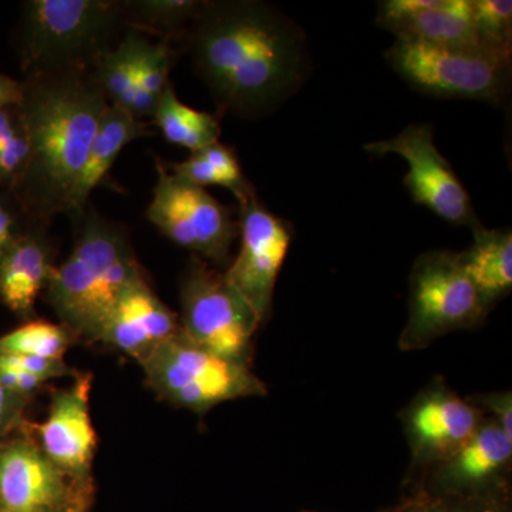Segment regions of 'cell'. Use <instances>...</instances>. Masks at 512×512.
<instances>
[{"instance_id":"obj_1","label":"cell","mask_w":512,"mask_h":512,"mask_svg":"<svg viewBox=\"0 0 512 512\" xmlns=\"http://www.w3.org/2000/svg\"><path fill=\"white\" fill-rule=\"evenodd\" d=\"M180 42L218 113L241 119L278 109L311 66L303 30L259 0H204Z\"/></svg>"},{"instance_id":"obj_2","label":"cell","mask_w":512,"mask_h":512,"mask_svg":"<svg viewBox=\"0 0 512 512\" xmlns=\"http://www.w3.org/2000/svg\"><path fill=\"white\" fill-rule=\"evenodd\" d=\"M18 109L29 141V157L8 192L32 224H50L69 214L73 192L101 117L109 106L92 72L66 70L22 80Z\"/></svg>"},{"instance_id":"obj_3","label":"cell","mask_w":512,"mask_h":512,"mask_svg":"<svg viewBox=\"0 0 512 512\" xmlns=\"http://www.w3.org/2000/svg\"><path fill=\"white\" fill-rule=\"evenodd\" d=\"M80 217L76 247L55 266L45 291L66 328L99 340L121 295L143 271L123 225L94 210H84Z\"/></svg>"},{"instance_id":"obj_4","label":"cell","mask_w":512,"mask_h":512,"mask_svg":"<svg viewBox=\"0 0 512 512\" xmlns=\"http://www.w3.org/2000/svg\"><path fill=\"white\" fill-rule=\"evenodd\" d=\"M126 29L120 0H29L19 23L20 69L25 77L93 72Z\"/></svg>"},{"instance_id":"obj_5","label":"cell","mask_w":512,"mask_h":512,"mask_svg":"<svg viewBox=\"0 0 512 512\" xmlns=\"http://www.w3.org/2000/svg\"><path fill=\"white\" fill-rule=\"evenodd\" d=\"M384 57L404 82L437 99L498 103L510 90L511 56L481 47L396 40Z\"/></svg>"},{"instance_id":"obj_6","label":"cell","mask_w":512,"mask_h":512,"mask_svg":"<svg viewBox=\"0 0 512 512\" xmlns=\"http://www.w3.org/2000/svg\"><path fill=\"white\" fill-rule=\"evenodd\" d=\"M140 363L151 389L174 406L205 413L218 404L268 393L249 366L228 362L198 348L183 332L158 346Z\"/></svg>"},{"instance_id":"obj_7","label":"cell","mask_w":512,"mask_h":512,"mask_svg":"<svg viewBox=\"0 0 512 512\" xmlns=\"http://www.w3.org/2000/svg\"><path fill=\"white\" fill-rule=\"evenodd\" d=\"M181 332L198 348L249 366L262 320L251 305L207 262L192 255L180 288Z\"/></svg>"},{"instance_id":"obj_8","label":"cell","mask_w":512,"mask_h":512,"mask_svg":"<svg viewBox=\"0 0 512 512\" xmlns=\"http://www.w3.org/2000/svg\"><path fill=\"white\" fill-rule=\"evenodd\" d=\"M488 312L460 254L426 252L416 259L410 274L409 318L400 335V349H424L447 333L476 328Z\"/></svg>"},{"instance_id":"obj_9","label":"cell","mask_w":512,"mask_h":512,"mask_svg":"<svg viewBox=\"0 0 512 512\" xmlns=\"http://www.w3.org/2000/svg\"><path fill=\"white\" fill-rule=\"evenodd\" d=\"M157 183L148 204V221L177 247L202 261L224 265L239 237L238 218L205 188L171 173L157 158Z\"/></svg>"},{"instance_id":"obj_10","label":"cell","mask_w":512,"mask_h":512,"mask_svg":"<svg viewBox=\"0 0 512 512\" xmlns=\"http://www.w3.org/2000/svg\"><path fill=\"white\" fill-rule=\"evenodd\" d=\"M363 148L373 156L396 154L406 160L409 173L403 183L416 204L448 224L473 231L483 225L463 183L436 147L430 124H410L396 137L366 143Z\"/></svg>"},{"instance_id":"obj_11","label":"cell","mask_w":512,"mask_h":512,"mask_svg":"<svg viewBox=\"0 0 512 512\" xmlns=\"http://www.w3.org/2000/svg\"><path fill=\"white\" fill-rule=\"evenodd\" d=\"M238 224L239 251L224 276L264 323L271 315L276 281L291 248L292 227L266 210L258 197L239 205Z\"/></svg>"},{"instance_id":"obj_12","label":"cell","mask_w":512,"mask_h":512,"mask_svg":"<svg viewBox=\"0 0 512 512\" xmlns=\"http://www.w3.org/2000/svg\"><path fill=\"white\" fill-rule=\"evenodd\" d=\"M512 440L493 420L453 456L420 473L412 495L421 500L511 491Z\"/></svg>"},{"instance_id":"obj_13","label":"cell","mask_w":512,"mask_h":512,"mask_svg":"<svg viewBox=\"0 0 512 512\" xmlns=\"http://www.w3.org/2000/svg\"><path fill=\"white\" fill-rule=\"evenodd\" d=\"M487 419L483 410L433 380L403 412V430L419 473L453 456Z\"/></svg>"},{"instance_id":"obj_14","label":"cell","mask_w":512,"mask_h":512,"mask_svg":"<svg viewBox=\"0 0 512 512\" xmlns=\"http://www.w3.org/2000/svg\"><path fill=\"white\" fill-rule=\"evenodd\" d=\"M92 377L82 376L53 397L47 419L39 427L40 450L59 470L83 478L96 450V431L90 416Z\"/></svg>"},{"instance_id":"obj_15","label":"cell","mask_w":512,"mask_h":512,"mask_svg":"<svg viewBox=\"0 0 512 512\" xmlns=\"http://www.w3.org/2000/svg\"><path fill=\"white\" fill-rule=\"evenodd\" d=\"M377 25L393 33L396 40L480 47L474 32L471 0H386L379 3Z\"/></svg>"},{"instance_id":"obj_16","label":"cell","mask_w":512,"mask_h":512,"mask_svg":"<svg viewBox=\"0 0 512 512\" xmlns=\"http://www.w3.org/2000/svg\"><path fill=\"white\" fill-rule=\"evenodd\" d=\"M180 332L178 316L140 275L121 295L99 340L141 362Z\"/></svg>"},{"instance_id":"obj_17","label":"cell","mask_w":512,"mask_h":512,"mask_svg":"<svg viewBox=\"0 0 512 512\" xmlns=\"http://www.w3.org/2000/svg\"><path fill=\"white\" fill-rule=\"evenodd\" d=\"M62 470L28 441L0 448V512H49L66 495Z\"/></svg>"},{"instance_id":"obj_18","label":"cell","mask_w":512,"mask_h":512,"mask_svg":"<svg viewBox=\"0 0 512 512\" xmlns=\"http://www.w3.org/2000/svg\"><path fill=\"white\" fill-rule=\"evenodd\" d=\"M42 228L36 225L33 231L22 232L0 258V301L20 318L33 315L55 269Z\"/></svg>"},{"instance_id":"obj_19","label":"cell","mask_w":512,"mask_h":512,"mask_svg":"<svg viewBox=\"0 0 512 512\" xmlns=\"http://www.w3.org/2000/svg\"><path fill=\"white\" fill-rule=\"evenodd\" d=\"M150 126L116 106H107L87 154L70 202V215H82L90 195L109 175L121 151L137 138L150 136Z\"/></svg>"},{"instance_id":"obj_20","label":"cell","mask_w":512,"mask_h":512,"mask_svg":"<svg viewBox=\"0 0 512 512\" xmlns=\"http://www.w3.org/2000/svg\"><path fill=\"white\" fill-rule=\"evenodd\" d=\"M474 241L461 252L464 271L488 311L512 289L511 229H474Z\"/></svg>"},{"instance_id":"obj_21","label":"cell","mask_w":512,"mask_h":512,"mask_svg":"<svg viewBox=\"0 0 512 512\" xmlns=\"http://www.w3.org/2000/svg\"><path fill=\"white\" fill-rule=\"evenodd\" d=\"M151 120L168 143L191 153L218 143L222 133L220 117L184 104L171 83L161 93Z\"/></svg>"},{"instance_id":"obj_22","label":"cell","mask_w":512,"mask_h":512,"mask_svg":"<svg viewBox=\"0 0 512 512\" xmlns=\"http://www.w3.org/2000/svg\"><path fill=\"white\" fill-rule=\"evenodd\" d=\"M171 173L184 178L198 187L220 185L237 198L238 204H245L256 197L254 185L249 183L242 171L237 156L231 148L218 143L202 148L180 163H165Z\"/></svg>"},{"instance_id":"obj_23","label":"cell","mask_w":512,"mask_h":512,"mask_svg":"<svg viewBox=\"0 0 512 512\" xmlns=\"http://www.w3.org/2000/svg\"><path fill=\"white\" fill-rule=\"evenodd\" d=\"M148 43L150 37L137 30L126 29L119 43L94 67V80L110 106L127 111L136 90L138 67Z\"/></svg>"},{"instance_id":"obj_24","label":"cell","mask_w":512,"mask_h":512,"mask_svg":"<svg viewBox=\"0 0 512 512\" xmlns=\"http://www.w3.org/2000/svg\"><path fill=\"white\" fill-rule=\"evenodd\" d=\"M204 0H124L127 29L158 40L180 42Z\"/></svg>"},{"instance_id":"obj_25","label":"cell","mask_w":512,"mask_h":512,"mask_svg":"<svg viewBox=\"0 0 512 512\" xmlns=\"http://www.w3.org/2000/svg\"><path fill=\"white\" fill-rule=\"evenodd\" d=\"M72 330L64 325L35 320L0 338V353L63 360L72 342Z\"/></svg>"},{"instance_id":"obj_26","label":"cell","mask_w":512,"mask_h":512,"mask_svg":"<svg viewBox=\"0 0 512 512\" xmlns=\"http://www.w3.org/2000/svg\"><path fill=\"white\" fill-rule=\"evenodd\" d=\"M477 45L488 52L512 56V2L471 0Z\"/></svg>"},{"instance_id":"obj_27","label":"cell","mask_w":512,"mask_h":512,"mask_svg":"<svg viewBox=\"0 0 512 512\" xmlns=\"http://www.w3.org/2000/svg\"><path fill=\"white\" fill-rule=\"evenodd\" d=\"M29 157V141L18 106L0 109V188L18 183Z\"/></svg>"},{"instance_id":"obj_28","label":"cell","mask_w":512,"mask_h":512,"mask_svg":"<svg viewBox=\"0 0 512 512\" xmlns=\"http://www.w3.org/2000/svg\"><path fill=\"white\" fill-rule=\"evenodd\" d=\"M173 64V43L168 40H150L138 67L136 89L143 90L158 101L165 87L171 83L170 73Z\"/></svg>"},{"instance_id":"obj_29","label":"cell","mask_w":512,"mask_h":512,"mask_svg":"<svg viewBox=\"0 0 512 512\" xmlns=\"http://www.w3.org/2000/svg\"><path fill=\"white\" fill-rule=\"evenodd\" d=\"M414 497V495H412ZM419 498V497H416ZM427 512H512L511 491L421 500Z\"/></svg>"},{"instance_id":"obj_30","label":"cell","mask_w":512,"mask_h":512,"mask_svg":"<svg viewBox=\"0 0 512 512\" xmlns=\"http://www.w3.org/2000/svg\"><path fill=\"white\" fill-rule=\"evenodd\" d=\"M0 365L32 373V375L42 377L46 382L55 377L72 375V370L64 365L63 360L43 359V357L36 356L0 353Z\"/></svg>"},{"instance_id":"obj_31","label":"cell","mask_w":512,"mask_h":512,"mask_svg":"<svg viewBox=\"0 0 512 512\" xmlns=\"http://www.w3.org/2000/svg\"><path fill=\"white\" fill-rule=\"evenodd\" d=\"M470 402L476 404L483 413H488L490 420H493L501 431L512 440V396L511 392L490 393L484 396H478L476 399L471 397Z\"/></svg>"},{"instance_id":"obj_32","label":"cell","mask_w":512,"mask_h":512,"mask_svg":"<svg viewBox=\"0 0 512 512\" xmlns=\"http://www.w3.org/2000/svg\"><path fill=\"white\" fill-rule=\"evenodd\" d=\"M20 215L10 195H0V258L22 234L19 228Z\"/></svg>"},{"instance_id":"obj_33","label":"cell","mask_w":512,"mask_h":512,"mask_svg":"<svg viewBox=\"0 0 512 512\" xmlns=\"http://www.w3.org/2000/svg\"><path fill=\"white\" fill-rule=\"evenodd\" d=\"M45 382V379L32 373L0 365V383L10 394L20 399H23L26 394L35 392Z\"/></svg>"},{"instance_id":"obj_34","label":"cell","mask_w":512,"mask_h":512,"mask_svg":"<svg viewBox=\"0 0 512 512\" xmlns=\"http://www.w3.org/2000/svg\"><path fill=\"white\" fill-rule=\"evenodd\" d=\"M20 397L10 394L0 383V436L12 426L22 406Z\"/></svg>"},{"instance_id":"obj_35","label":"cell","mask_w":512,"mask_h":512,"mask_svg":"<svg viewBox=\"0 0 512 512\" xmlns=\"http://www.w3.org/2000/svg\"><path fill=\"white\" fill-rule=\"evenodd\" d=\"M22 96V83L0 73V109L18 106Z\"/></svg>"},{"instance_id":"obj_36","label":"cell","mask_w":512,"mask_h":512,"mask_svg":"<svg viewBox=\"0 0 512 512\" xmlns=\"http://www.w3.org/2000/svg\"><path fill=\"white\" fill-rule=\"evenodd\" d=\"M392 512H427V510L419 498L410 495V497L402 501V504L397 505Z\"/></svg>"},{"instance_id":"obj_37","label":"cell","mask_w":512,"mask_h":512,"mask_svg":"<svg viewBox=\"0 0 512 512\" xmlns=\"http://www.w3.org/2000/svg\"><path fill=\"white\" fill-rule=\"evenodd\" d=\"M49 512H73L72 510H66V508H56V510H52Z\"/></svg>"},{"instance_id":"obj_38","label":"cell","mask_w":512,"mask_h":512,"mask_svg":"<svg viewBox=\"0 0 512 512\" xmlns=\"http://www.w3.org/2000/svg\"><path fill=\"white\" fill-rule=\"evenodd\" d=\"M303 512H312V511H303Z\"/></svg>"}]
</instances>
